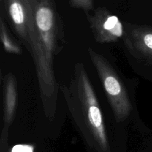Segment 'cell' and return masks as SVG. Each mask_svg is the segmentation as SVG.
Returning a JSON list of instances; mask_svg holds the SVG:
<instances>
[{
    "mask_svg": "<svg viewBox=\"0 0 152 152\" xmlns=\"http://www.w3.org/2000/svg\"><path fill=\"white\" fill-rule=\"evenodd\" d=\"M78 131L88 142L108 151V140L102 111L84 65L77 62L70 86L60 85Z\"/></svg>",
    "mask_w": 152,
    "mask_h": 152,
    "instance_id": "7a4b0ae2",
    "label": "cell"
},
{
    "mask_svg": "<svg viewBox=\"0 0 152 152\" xmlns=\"http://www.w3.org/2000/svg\"><path fill=\"white\" fill-rule=\"evenodd\" d=\"M88 51L103 86L116 122L120 123L125 121L133 110L126 86L105 56L91 48L88 49Z\"/></svg>",
    "mask_w": 152,
    "mask_h": 152,
    "instance_id": "3957f363",
    "label": "cell"
},
{
    "mask_svg": "<svg viewBox=\"0 0 152 152\" xmlns=\"http://www.w3.org/2000/svg\"><path fill=\"white\" fill-rule=\"evenodd\" d=\"M17 81L15 76L9 73L3 80V121L9 127L13 123L17 107Z\"/></svg>",
    "mask_w": 152,
    "mask_h": 152,
    "instance_id": "52a82bcc",
    "label": "cell"
},
{
    "mask_svg": "<svg viewBox=\"0 0 152 152\" xmlns=\"http://www.w3.org/2000/svg\"><path fill=\"white\" fill-rule=\"evenodd\" d=\"M124 43L129 53L135 57L152 64V27L126 23Z\"/></svg>",
    "mask_w": 152,
    "mask_h": 152,
    "instance_id": "8992f818",
    "label": "cell"
},
{
    "mask_svg": "<svg viewBox=\"0 0 152 152\" xmlns=\"http://www.w3.org/2000/svg\"><path fill=\"white\" fill-rule=\"evenodd\" d=\"M0 1H1V0H0Z\"/></svg>",
    "mask_w": 152,
    "mask_h": 152,
    "instance_id": "8fae6325",
    "label": "cell"
},
{
    "mask_svg": "<svg viewBox=\"0 0 152 152\" xmlns=\"http://www.w3.org/2000/svg\"><path fill=\"white\" fill-rule=\"evenodd\" d=\"M95 42L99 44L112 43L124 37L125 28L118 16L105 7H99L93 14L86 13Z\"/></svg>",
    "mask_w": 152,
    "mask_h": 152,
    "instance_id": "5b68a950",
    "label": "cell"
},
{
    "mask_svg": "<svg viewBox=\"0 0 152 152\" xmlns=\"http://www.w3.org/2000/svg\"><path fill=\"white\" fill-rule=\"evenodd\" d=\"M70 5L76 9H81L85 13L94 10V0H68Z\"/></svg>",
    "mask_w": 152,
    "mask_h": 152,
    "instance_id": "9c48e42d",
    "label": "cell"
},
{
    "mask_svg": "<svg viewBox=\"0 0 152 152\" xmlns=\"http://www.w3.org/2000/svg\"><path fill=\"white\" fill-rule=\"evenodd\" d=\"M0 39L6 53L16 55L22 54V48L10 35L2 15L0 17Z\"/></svg>",
    "mask_w": 152,
    "mask_h": 152,
    "instance_id": "ba28073f",
    "label": "cell"
},
{
    "mask_svg": "<svg viewBox=\"0 0 152 152\" xmlns=\"http://www.w3.org/2000/svg\"><path fill=\"white\" fill-rule=\"evenodd\" d=\"M41 56V69L37 74L46 116L53 117L56 109L58 85L53 62L65 47L63 24L54 0H31Z\"/></svg>",
    "mask_w": 152,
    "mask_h": 152,
    "instance_id": "6da1fadb",
    "label": "cell"
},
{
    "mask_svg": "<svg viewBox=\"0 0 152 152\" xmlns=\"http://www.w3.org/2000/svg\"><path fill=\"white\" fill-rule=\"evenodd\" d=\"M12 152H33L32 148L29 146L17 145L15 146L12 150Z\"/></svg>",
    "mask_w": 152,
    "mask_h": 152,
    "instance_id": "30bf717a",
    "label": "cell"
},
{
    "mask_svg": "<svg viewBox=\"0 0 152 152\" xmlns=\"http://www.w3.org/2000/svg\"><path fill=\"white\" fill-rule=\"evenodd\" d=\"M6 18L15 34L30 52L37 74L41 69V56L31 0H1Z\"/></svg>",
    "mask_w": 152,
    "mask_h": 152,
    "instance_id": "277c9868",
    "label": "cell"
}]
</instances>
